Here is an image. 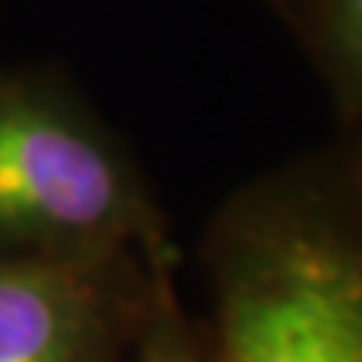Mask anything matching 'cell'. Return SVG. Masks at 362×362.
Listing matches in <instances>:
<instances>
[{
	"instance_id": "3957f363",
	"label": "cell",
	"mask_w": 362,
	"mask_h": 362,
	"mask_svg": "<svg viewBox=\"0 0 362 362\" xmlns=\"http://www.w3.org/2000/svg\"><path fill=\"white\" fill-rule=\"evenodd\" d=\"M175 263L142 251L0 254V362H127Z\"/></svg>"
},
{
	"instance_id": "8992f818",
	"label": "cell",
	"mask_w": 362,
	"mask_h": 362,
	"mask_svg": "<svg viewBox=\"0 0 362 362\" xmlns=\"http://www.w3.org/2000/svg\"><path fill=\"white\" fill-rule=\"evenodd\" d=\"M347 163H350V169H354V173H356V178L362 181V151H359L356 157H350V160H347Z\"/></svg>"
},
{
	"instance_id": "7a4b0ae2",
	"label": "cell",
	"mask_w": 362,
	"mask_h": 362,
	"mask_svg": "<svg viewBox=\"0 0 362 362\" xmlns=\"http://www.w3.org/2000/svg\"><path fill=\"white\" fill-rule=\"evenodd\" d=\"M109 251L178 259L139 163L52 70L0 66V254Z\"/></svg>"
},
{
	"instance_id": "6da1fadb",
	"label": "cell",
	"mask_w": 362,
	"mask_h": 362,
	"mask_svg": "<svg viewBox=\"0 0 362 362\" xmlns=\"http://www.w3.org/2000/svg\"><path fill=\"white\" fill-rule=\"evenodd\" d=\"M206 362H362V181L347 160L259 175L202 239Z\"/></svg>"
},
{
	"instance_id": "5b68a950",
	"label": "cell",
	"mask_w": 362,
	"mask_h": 362,
	"mask_svg": "<svg viewBox=\"0 0 362 362\" xmlns=\"http://www.w3.org/2000/svg\"><path fill=\"white\" fill-rule=\"evenodd\" d=\"M326 45L344 82L362 94V0H332Z\"/></svg>"
},
{
	"instance_id": "277c9868",
	"label": "cell",
	"mask_w": 362,
	"mask_h": 362,
	"mask_svg": "<svg viewBox=\"0 0 362 362\" xmlns=\"http://www.w3.org/2000/svg\"><path fill=\"white\" fill-rule=\"evenodd\" d=\"M127 362H206L199 323L181 308L175 275H166L157 287Z\"/></svg>"
}]
</instances>
